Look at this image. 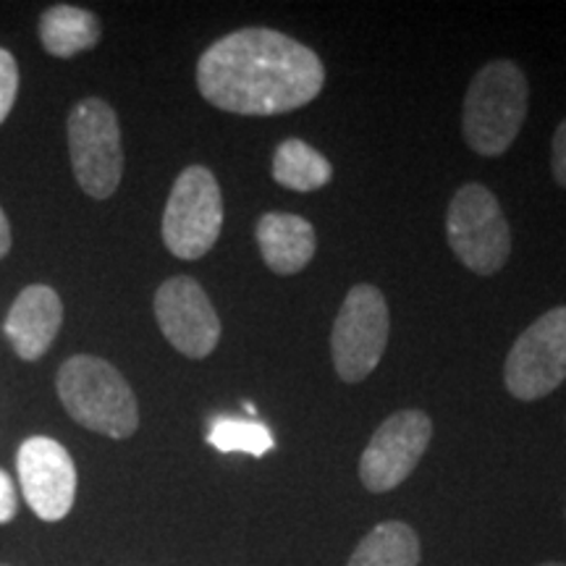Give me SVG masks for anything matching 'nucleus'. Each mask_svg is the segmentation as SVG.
Returning a JSON list of instances; mask_svg holds the SVG:
<instances>
[{
    "label": "nucleus",
    "mask_w": 566,
    "mask_h": 566,
    "mask_svg": "<svg viewBox=\"0 0 566 566\" xmlns=\"http://www.w3.org/2000/svg\"><path fill=\"white\" fill-rule=\"evenodd\" d=\"M323 61L289 34L247 27L212 42L197 63V87L237 116H281L321 95Z\"/></svg>",
    "instance_id": "nucleus-1"
},
{
    "label": "nucleus",
    "mask_w": 566,
    "mask_h": 566,
    "mask_svg": "<svg viewBox=\"0 0 566 566\" xmlns=\"http://www.w3.org/2000/svg\"><path fill=\"white\" fill-rule=\"evenodd\" d=\"M530 108L525 71L514 61H491L475 74L464 95L462 134L470 150L499 158L520 137Z\"/></svg>",
    "instance_id": "nucleus-2"
},
{
    "label": "nucleus",
    "mask_w": 566,
    "mask_h": 566,
    "mask_svg": "<svg viewBox=\"0 0 566 566\" xmlns=\"http://www.w3.org/2000/svg\"><path fill=\"white\" fill-rule=\"evenodd\" d=\"M59 399L82 428L116 438H132L139 428L137 396L111 363L92 354H76L63 363L55 378Z\"/></svg>",
    "instance_id": "nucleus-3"
},
{
    "label": "nucleus",
    "mask_w": 566,
    "mask_h": 566,
    "mask_svg": "<svg viewBox=\"0 0 566 566\" xmlns=\"http://www.w3.org/2000/svg\"><path fill=\"white\" fill-rule=\"evenodd\" d=\"M446 239L459 263L478 275H493L512 254V229L491 189L464 184L446 212Z\"/></svg>",
    "instance_id": "nucleus-4"
},
{
    "label": "nucleus",
    "mask_w": 566,
    "mask_h": 566,
    "mask_svg": "<svg viewBox=\"0 0 566 566\" xmlns=\"http://www.w3.org/2000/svg\"><path fill=\"white\" fill-rule=\"evenodd\" d=\"M69 153L76 184L92 200H108L124 176L122 126L101 97H87L69 113Z\"/></svg>",
    "instance_id": "nucleus-5"
},
{
    "label": "nucleus",
    "mask_w": 566,
    "mask_h": 566,
    "mask_svg": "<svg viewBox=\"0 0 566 566\" xmlns=\"http://www.w3.org/2000/svg\"><path fill=\"white\" fill-rule=\"evenodd\" d=\"M223 229V197L205 166L184 168L163 212V242L181 260H200Z\"/></svg>",
    "instance_id": "nucleus-6"
},
{
    "label": "nucleus",
    "mask_w": 566,
    "mask_h": 566,
    "mask_svg": "<svg viewBox=\"0 0 566 566\" xmlns=\"http://www.w3.org/2000/svg\"><path fill=\"white\" fill-rule=\"evenodd\" d=\"M388 328H391V317H388L384 292L373 283L352 286L331 334L334 367L344 384H363L367 375H373L384 359Z\"/></svg>",
    "instance_id": "nucleus-7"
},
{
    "label": "nucleus",
    "mask_w": 566,
    "mask_h": 566,
    "mask_svg": "<svg viewBox=\"0 0 566 566\" xmlns=\"http://www.w3.org/2000/svg\"><path fill=\"white\" fill-rule=\"evenodd\" d=\"M566 380V304L548 310L516 338L504 365V384L520 401H537Z\"/></svg>",
    "instance_id": "nucleus-8"
},
{
    "label": "nucleus",
    "mask_w": 566,
    "mask_h": 566,
    "mask_svg": "<svg viewBox=\"0 0 566 566\" xmlns=\"http://www.w3.org/2000/svg\"><path fill=\"white\" fill-rule=\"evenodd\" d=\"M433 438V422L420 409L396 412L375 430L359 457V480L370 493H388L412 475Z\"/></svg>",
    "instance_id": "nucleus-9"
},
{
    "label": "nucleus",
    "mask_w": 566,
    "mask_h": 566,
    "mask_svg": "<svg viewBox=\"0 0 566 566\" xmlns=\"http://www.w3.org/2000/svg\"><path fill=\"white\" fill-rule=\"evenodd\" d=\"M155 317L168 344L184 357H208L221 342V317L205 289L189 275L163 283L155 294Z\"/></svg>",
    "instance_id": "nucleus-10"
},
{
    "label": "nucleus",
    "mask_w": 566,
    "mask_h": 566,
    "mask_svg": "<svg viewBox=\"0 0 566 566\" xmlns=\"http://www.w3.org/2000/svg\"><path fill=\"white\" fill-rule=\"evenodd\" d=\"M17 467L32 512L42 522H61L76 499V467L69 451L53 438L32 436L21 443Z\"/></svg>",
    "instance_id": "nucleus-11"
},
{
    "label": "nucleus",
    "mask_w": 566,
    "mask_h": 566,
    "mask_svg": "<svg viewBox=\"0 0 566 566\" xmlns=\"http://www.w3.org/2000/svg\"><path fill=\"white\" fill-rule=\"evenodd\" d=\"M63 323L61 296L51 286H27L11 304V313L6 317V336L27 363H34L51 349Z\"/></svg>",
    "instance_id": "nucleus-12"
},
{
    "label": "nucleus",
    "mask_w": 566,
    "mask_h": 566,
    "mask_svg": "<svg viewBox=\"0 0 566 566\" xmlns=\"http://www.w3.org/2000/svg\"><path fill=\"white\" fill-rule=\"evenodd\" d=\"M265 265L279 275H294L315 258L317 239L313 223L292 212H265L254 229Z\"/></svg>",
    "instance_id": "nucleus-13"
},
{
    "label": "nucleus",
    "mask_w": 566,
    "mask_h": 566,
    "mask_svg": "<svg viewBox=\"0 0 566 566\" xmlns=\"http://www.w3.org/2000/svg\"><path fill=\"white\" fill-rule=\"evenodd\" d=\"M101 19L76 6H53L40 19L42 48L55 59H71V55L90 51L101 42Z\"/></svg>",
    "instance_id": "nucleus-14"
},
{
    "label": "nucleus",
    "mask_w": 566,
    "mask_h": 566,
    "mask_svg": "<svg viewBox=\"0 0 566 566\" xmlns=\"http://www.w3.org/2000/svg\"><path fill=\"white\" fill-rule=\"evenodd\" d=\"M420 564V537L405 522H380L373 527L346 566H417Z\"/></svg>",
    "instance_id": "nucleus-15"
},
{
    "label": "nucleus",
    "mask_w": 566,
    "mask_h": 566,
    "mask_svg": "<svg viewBox=\"0 0 566 566\" xmlns=\"http://www.w3.org/2000/svg\"><path fill=\"white\" fill-rule=\"evenodd\" d=\"M273 179L292 192H317L334 179V166L304 139H286L273 155Z\"/></svg>",
    "instance_id": "nucleus-16"
},
{
    "label": "nucleus",
    "mask_w": 566,
    "mask_h": 566,
    "mask_svg": "<svg viewBox=\"0 0 566 566\" xmlns=\"http://www.w3.org/2000/svg\"><path fill=\"white\" fill-rule=\"evenodd\" d=\"M208 443L212 449H218L221 454H233V451H242L254 459L265 457L273 449V433L268 430V424L258 420H239V417H216L210 422Z\"/></svg>",
    "instance_id": "nucleus-17"
},
{
    "label": "nucleus",
    "mask_w": 566,
    "mask_h": 566,
    "mask_svg": "<svg viewBox=\"0 0 566 566\" xmlns=\"http://www.w3.org/2000/svg\"><path fill=\"white\" fill-rule=\"evenodd\" d=\"M19 92V66L9 51L0 48V124L9 118Z\"/></svg>",
    "instance_id": "nucleus-18"
},
{
    "label": "nucleus",
    "mask_w": 566,
    "mask_h": 566,
    "mask_svg": "<svg viewBox=\"0 0 566 566\" xmlns=\"http://www.w3.org/2000/svg\"><path fill=\"white\" fill-rule=\"evenodd\" d=\"M551 171L558 187L566 189V118L558 124L554 134V145H551Z\"/></svg>",
    "instance_id": "nucleus-19"
},
{
    "label": "nucleus",
    "mask_w": 566,
    "mask_h": 566,
    "mask_svg": "<svg viewBox=\"0 0 566 566\" xmlns=\"http://www.w3.org/2000/svg\"><path fill=\"white\" fill-rule=\"evenodd\" d=\"M17 509H19L17 485H13L9 472L0 470V525H9L13 516H17Z\"/></svg>",
    "instance_id": "nucleus-20"
},
{
    "label": "nucleus",
    "mask_w": 566,
    "mask_h": 566,
    "mask_svg": "<svg viewBox=\"0 0 566 566\" xmlns=\"http://www.w3.org/2000/svg\"><path fill=\"white\" fill-rule=\"evenodd\" d=\"M11 250V226H9V218H6V212L0 210V260L6 258Z\"/></svg>",
    "instance_id": "nucleus-21"
},
{
    "label": "nucleus",
    "mask_w": 566,
    "mask_h": 566,
    "mask_svg": "<svg viewBox=\"0 0 566 566\" xmlns=\"http://www.w3.org/2000/svg\"><path fill=\"white\" fill-rule=\"evenodd\" d=\"M244 412L250 415V417H254V415H258V407H254L252 401H244Z\"/></svg>",
    "instance_id": "nucleus-22"
},
{
    "label": "nucleus",
    "mask_w": 566,
    "mask_h": 566,
    "mask_svg": "<svg viewBox=\"0 0 566 566\" xmlns=\"http://www.w3.org/2000/svg\"><path fill=\"white\" fill-rule=\"evenodd\" d=\"M541 566H566V564H562V562H546V564H541Z\"/></svg>",
    "instance_id": "nucleus-23"
}]
</instances>
